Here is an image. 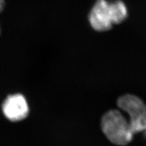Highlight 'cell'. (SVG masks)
I'll return each instance as SVG.
<instances>
[{
  "mask_svg": "<svg viewBox=\"0 0 146 146\" xmlns=\"http://www.w3.org/2000/svg\"><path fill=\"white\" fill-rule=\"evenodd\" d=\"M30 108L27 98L21 94L8 96L2 104V112L5 117L12 122L25 119L29 114Z\"/></svg>",
  "mask_w": 146,
  "mask_h": 146,
  "instance_id": "277c9868",
  "label": "cell"
},
{
  "mask_svg": "<svg viewBox=\"0 0 146 146\" xmlns=\"http://www.w3.org/2000/svg\"><path fill=\"white\" fill-rule=\"evenodd\" d=\"M5 0H0V13L2 12L5 6Z\"/></svg>",
  "mask_w": 146,
  "mask_h": 146,
  "instance_id": "5b68a950",
  "label": "cell"
},
{
  "mask_svg": "<svg viewBox=\"0 0 146 146\" xmlns=\"http://www.w3.org/2000/svg\"><path fill=\"white\" fill-rule=\"evenodd\" d=\"M101 128L108 139L116 145H127L132 141L134 136L129 120L118 110H110L104 114Z\"/></svg>",
  "mask_w": 146,
  "mask_h": 146,
  "instance_id": "7a4b0ae2",
  "label": "cell"
},
{
  "mask_svg": "<svg viewBox=\"0 0 146 146\" xmlns=\"http://www.w3.org/2000/svg\"><path fill=\"white\" fill-rule=\"evenodd\" d=\"M0 33H1V29H0Z\"/></svg>",
  "mask_w": 146,
  "mask_h": 146,
  "instance_id": "52a82bcc",
  "label": "cell"
},
{
  "mask_svg": "<svg viewBox=\"0 0 146 146\" xmlns=\"http://www.w3.org/2000/svg\"><path fill=\"white\" fill-rule=\"evenodd\" d=\"M128 8L122 0H96L88 15L91 28L98 32L108 31L128 17Z\"/></svg>",
  "mask_w": 146,
  "mask_h": 146,
  "instance_id": "6da1fadb",
  "label": "cell"
},
{
  "mask_svg": "<svg viewBox=\"0 0 146 146\" xmlns=\"http://www.w3.org/2000/svg\"><path fill=\"white\" fill-rule=\"evenodd\" d=\"M144 132H145V135H146V130H145V131H144Z\"/></svg>",
  "mask_w": 146,
  "mask_h": 146,
  "instance_id": "8992f818",
  "label": "cell"
},
{
  "mask_svg": "<svg viewBox=\"0 0 146 146\" xmlns=\"http://www.w3.org/2000/svg\"><path fill=\"white\" fill-rule=\"evenodd\" d=\"M117 106L129 116V123L133 134L146 130V105L141 98L133 94L118 98Z\"/></svg>",
  "mask_w": 146,
  "mask_h": 146,
  "instance_id": "3957f363",
  "label": "cell"
}]
</instances>
